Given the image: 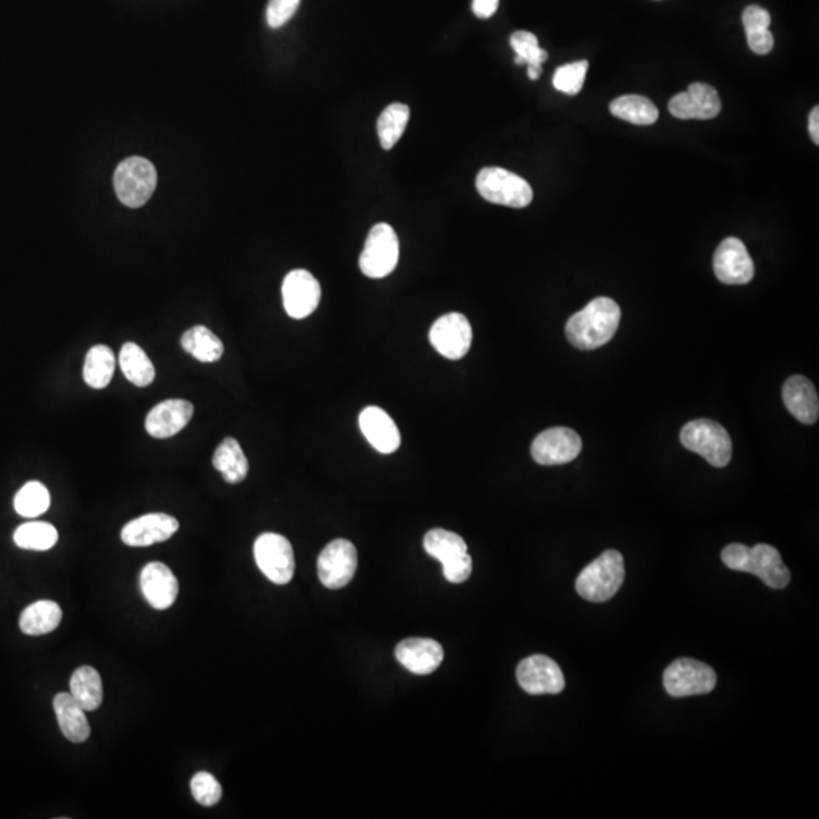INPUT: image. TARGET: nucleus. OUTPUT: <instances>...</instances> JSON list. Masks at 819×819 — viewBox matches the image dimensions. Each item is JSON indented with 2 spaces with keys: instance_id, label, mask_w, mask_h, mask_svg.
<instances>
[{
  "instance_id": "obj_12",
  "label": "nucleus",
  "mask_w": 819,
  "mask_h": 819,
  "mask_svg": "<svg viewBox=\"0 0 819 819\" xmlns=\"http://www.w3.org/2000/svg\"><path fill=\"white\" fill-rule=\"evenodd\" d=\"M583 448L581 437L571 428L554 427L542 431L531 445L534 462L542 466L566 465L577 459Z\"/></svg>"
},
{
  "instance_id": "obj_20",
  "label": "nucleus",
  "mask_w": 819,
  "mask_h": 819,
  "mask_svg": "<svg viewBox=\"0 0 819 819\" xmlns=\"http://www.w3.org/2000/svg\"><path fill=\"white\" fill-rule=\"evenodd\" d=\"M361 433L381 454H393L401 446V434L395 421L383 408L366 407L358 418Z\"/></svg>"
},
{
  "instance_id": "obj_29",
  "label": "nucleus",
  "mask_w": 819,
  "mask_h": 819,
  "mask_svg": "<svg viewBox=\"0 0 819 819\" xmlns=\"http://www.w3.org/2000/svg\"><path fill=\"white\" fill-rule=\"evenodd\" d=\"M119 364L126 380L131 381L134 386L148 387L149 384L154 383V364L139 345L132 342L125 343L120 351Z\"/></svg>"
},
{
  "instance_id": "obj_3",
  "label": "nucleus",
  "mask_w": 819,
  "mask_h": 819,
  "mask_svg": "<svg viewBox=\"0 0 819 819\" xmlns=\"http://www.w3.org/2000/svg\"><path fill=\"white\" fill-rule=\"evenodd\" d=\"M624 578V557L618 551L609 550L580 572L575 589L590 603H606L618 594Z\"/></svg>"
},
{
  "instance_id": "obj_27",
  "label": "nucleus",
  "mask_w": 819,
  "mask_h": 819,
  "mask_svg": "<svg viewBox=\"0 0 819 819\" xmlns=\"http://www.w3.org/2000/svg\"><path fill=\"white\" fill-rule=\"evenodd\" d=\"M63 619V610L54 601H37L23 610L20 630L29 636H43L57 630Z\"/></svg>"
},
{
  "instance_id": "obj_8",
  "label": "nucleus",
  "mask_w": 819,
  "mask_h": 819,
  "mask_svg": "<svg viewBox=\"0 0 819 819\" xmlns=\"http://www.w3.org/2000/svg\"><path fill=\"white\" fill-rule=\"evenodd\" d=\"M399 261V240L389 223H377L369 231L360 255V270L368 278L389 277Z\"/></svg>"
},
{
  "instance_id": "obj_19",
  "label": "nucleus",
  "mask_w": 819,
  "mask_h": 819,
  "mask_svg": "<svg viewBox=\"0 0 819 819\" xmlns=\"http://www.w3.org/2000/svg\"><path fill=\"white\" fill-rule=\"evenodd\" d=\"M195 407L186 399H167L155 405L146 416L145 427L155 439H169L189 425Z\"/></svg>"
},
{
  "instance_id": "obj_37",
  "label": "nucleus",
  "mask_w": 819,
  "mask_h": 819,
  "mask_svg": "<svg viewBox=\"0 0 819 819\" xmlns=\"http://www.w3.org/2000/svg\"><path fill=\"white\" fill-rule=\"evenodd\" d=\"M192 794L193 798L198 801L201 806L211 807L216 806L222 798V786L214 779L208 772H198L192 779Z\"/></svg>"
},
{
  "instance_id": "obj_42",
  "label": "nucleus",
  "mask_w": 819,
  "mask_h": 819,
  "mask_svg": "<svg viewBox=\"0 0 819 819\" xmlns=\"http://www.w3.org/2000/svg\"><path fill=\"white\" fill-rule=\"evenodd\" d=\"M809 132L813 143L819 145V107H815L809 116Z\"/></svg>"
},
{
  "instance_id": "obj_34",
  "label": "nucleus",
  "mask_w": 819,
  "mask_h": 819,
  "mask_svg": "<svg viewBox=\"0 0 819 819\" xmlns=\"http://www.w3.org/2000/svg\"><path fill=\"white\" fill-rule=\"evenodd\" d=\"M51 506V495L48 487L40 481H29L17 492L14 498V509L23 518H38L48 512Z\"/></svg>"
},
{
  "instance_id": "obj_18",
  "label": "nucleus",
  "mask_w": 819,
  "mask_h": 819,
  "mask_svg": "<svg viewBox=\"0 0 819 819\" xmlns=\"http://www.w3.org/2000/svg\"><path fill=\"white\" fill-rule=\"evenodd\" d=\"M179 530L178 519L166 513H149L132 519L122 528V542L134 548L166 542Z\"/></svg>"
},
{
  "instance_id": "obj_9",
  "label": "nucleus",
  "mask_w": 819,
  "mask_h": 819,
  "mask_svg": "<svg viewBox=\"0 0 819 819\" xmlns=\"http://www.w3.org/2000/svg\"><path fill=\"white\" fill-rule=\"evenodd\" d=\"M716 672L706 663L695 659H678L663 674V686L671 697L685 698L706 695L715 689Z\"/></svg>"
},
{
  "instance_id": "obj_41",
  "label": "nucleus",
  "mask_w": 819,
  "mask_h": 819,
  "mask_svg": "<svg viewBox=\"0 0 819 819\" xmlns=\"http://www.w3.org/2000/svg\"><path fill=\"white\" fill-rule=\"evenodd\" d=\"M499 0H474L472 10L478 19H489L498 10Z\"/></svg>"
},
{
  "instance_id": "obj_13",
  "label": "nucleus",
  "mask_w": 819,
  "mask_h": 819,
  "mask_svg": "<svg viewBox=\"0 0 819 819\" xmlns=\"http://www.w3.org/2000/svg\"><path fill=\"white\" fill-rule=\"evenodd\" d=\"M433 348L448 360H460L468 354L472 345V327L462 313L440 316L430 330Z\"/></svg>"
},
{
  "instance_id": "obj_5",
  "label": "nucleus",
  "mask_w": 819,
  "mask_h": 819,
  "mask_svg": "<svg viewBox=\"0 0 819 819\" xmlns=\"http://www.w3.org/2000/svg\"><path fill=\"white\" fill-rule=\"evenodd\" d=\"M157 169L142 157L126 158L114 172L117 198L129 208H140L152 198L157 189Z\"/></svg>"
},
{
  "instance_id": "obj_2",
  "label": "nucleus",
  "mask_w": 819,
  "mask_h": 819,
  "mask_svg": "<svg viewBox=\"0 0 819 819\" xmlns=\"http://www.w3.org/2000/svg\"><path fill=\"white\" fill-rule=\"evenodd\" d=\"M721 559L728 569L756 575L771 589H785L791 581V572L779 551L766 543H757L753 548L732 543L722 550Z\"/></svg>"
},
{
  "instance_id": "obj_1",
  "label": "nucleus",
  "mask_w": 819,
  "mask_h": 819,
  "mask_svg": "<svg viewBox=\"0 0 819 819\" xmlns=\"http://www.w3.org/2000/svg\"><path fill=\"white\" fill-rule=\"evenodd\" d=\"M621 322V308L610 298H595L575 313L566 324V337L577 349L592 351L615 336Z\"/></svg>"
},
{
  "instance_id": "obj_40",
  "label": "nucleus",
  "mask_w": 819,
  "mask_h": 819,
  "mask_svg": "<svg viewBox=\"0 0 819 819\" xmlns=\"http://www.w3.org/2000/svg\"><path fill=\"white\" fill-rule=\"evenodd\" d=\"M742 22H744L745 31H750V29H769L771 16H769L768 11L763 10V8L757 7V5H751V7H748L747 10L744 11Z\"/></svg>"
},
{
  "instance_id": "obj_32",
  "label": "nucleus",
  "mask_w": 819,
  "mask_h": 819,
  "mask_svg": "<svg viewBox=\"0 0 819 819\" xmlns=\"http://www.w3.org/2000/svg\"><path fill=\"white\" fill-rule=\"evenodd\" d=\"M410 120V108L405 104H390L381 113L377 122L378 137H380L381 148L390 151L396 143L401 140L405 128Z\"/></svg>"
},
{
  "instance_id": "obj_15",
  "label": "nucleus",
  "mask_w": 819,
  "mask_h": 819,
  "mask_svg": "<svg viewBox=\"0 0 819 819\" xmlns=\"http://www.w3.org/2000/svg\"><path fill=\"white\" fill-rule=\"evenodd\" d=\"M713 270L721 283L730 286H742L754 278L753 258L735 237H728L718 246L713 255Z\"/></svg>"
},
{
  "instance_id": "obj_22",
  "label": "nucleus",
  "mask_w": 819,
  "mask_h": 819,
  "mask_svg": "<svg viewBox=\"0 0 819 819\" xmlns=\"http://www.w3.org/2000/svg\"><path fill=\"white\" fill-rule=\"evenodd\" d=\"M396 659L408 671L428 675L439 668L443 660V648L439 642L422 637H410L398 644Z\"/></svg>"
},
{
  "instance_id": "obj_39",
  "label": "nucleus",
  "mask_w": 819,
  "mask_h": 819,
  "mask_svg": "<svg viewBox=\"0 0 819 819\" xmlns=\"http://www.w3.org/2000/svg\"><path fill=\"white\" fill-rule=\"evenodd\" d=\"M747 32L748 46L757 55H766L774 48V37L769 29H750Z\"/></svg>"
},
{
  "instance_id": "obj_21",
  "label": "nucleus",
  "mask_w": 819,
  "mask_h": 819,
  "mask_svg": "<svg viewBox=\"0 0 819 819\" xmlns=\"http://www.w3.org/2000/svg\"><path fill=\"white\" fill-rule=\"evenodd\" d=\"M140 587L143 597L157 610L169 609L178 598V580L164 563H148L140 574Z\"/></svg>"
},
{
  "instance_id": "obj_6",
  "label": "nucleus",
  "mask_w": 819,
  "mask_h": 819,
  "mask_svg": "<svg viewBox=\"0 0 819 819\" xmlns=\"http://www.w3.org/2000/svg\"><path fill=\"white\" fill-rule=\"evenodd\" d=\"M478 193L492 204L525 208L533 201V189L522 176L501 167H484L475 181Z\"/></svg>"
},
{
  "instance_id": "obj_25",
  "label": "nucleus",
  "mask_w": 819,
  "mask_h": 819,
  "mask_svg": "<svg viewBox=\"0 0 819 819\" xmlns=\"http://www.w3.org/2000/svg\"><path fill=\"white\" fill-rule=\"evenodd\" d=\"M213 466L222 474L226 483L239 484L248 477V459L234 437H226L217 446L213 455Z\"/></svg>"
},
{
  "instance_id": "obj_28",
  "label": "nucleus",
  "mask_w": 819,
  "mask_h": 819,
  "mask_svg": "<svg viewBox=\"0 0 819 819\" xmlns=\"http://www.w3.org/2000/svg\"><path fill=\"white\" fill-rule=\"evenodd\" d=\"M181 346L201 363H216L222 358V340L204 325H196L181 336Z\"/></svg>"
},
{
  "instance_id": "obj_24",
  "label": "nucleus",
  "mask_w": 819,
  "mask_h": 819,
  "mask_svg": "<svg viewBox=\"0 0 819 819\" xmlns=\"http://www.w3.org/2000/svg\"><path fill=\"white\" fill-rule=\"evenodd\" d=\"M54 710L61 732L67 741L73 744L87 741L91 733L90 724L85 716V710L76 703L70 692L55 695Z\"/></svg>"
},
{
  "instance_id": "obj_35",
  "label": "nucleus",
  "mask_w": 819,
  "mask_h": 819,
  "mask_svg": "<svg viewBox=\"0 0 819 819\" xmlns=\"http://www.w3.org/2000/svg\"><path fill=\"white\" fill-rule=\"evenodd\" d=\"M513 51L516 52L515 63L527 64L528 67H542L548 60V52L539 46L536 35L528 31H516L510 37Z\"/></svg>"
},
{
  "instance_id": "obj_14",
  "label": "nucleus",
  "mask_w": 819,
  "mask_h": 819,
  "mask_svg": "<svg viewBox=\"0 0 819 819\" xmlns=\"http://www.w3.org/2000/svg\"><path fill=\"white\" fill-rule=\"evenodd\" d=\"M519 686L530 695H557L565 689V675L560 666L542 654L522 660L516 669Z\"/></svg>"
},
{
  "instance_id": "obj_7",
  "label": "nucleus",
  "mask_w": 819,
  "mask_h": 819,
  "mask_svg": "<svg viewBox=\"0 0 819 819\" xmlns=\"http://www.w3.org/2000/svg\"><path fill=\"white\" fill-rule=\"evenodd\" d=\"M424 548L443 565V575L449 583H463L472 574V559L468 545L459 534L434 528L425 534Z\"/></svg>"
},
{
  "instance_id": "obj_30",
  "label": "nucleus",
  "mask_w": 819,
  "mask_h": 819,
  "mask_svg": "<svg viewBox=\"0 0 819 819\" xmlns=\"http://www.w3.org/2000/svg\"><path fill=\"white\" fill-rule=\"evenodd\" d=\"M116 357L108 346L96 345L85 355L84 381L91 389H105L113 380Z\"/></svg>"
},
{
  "instance_id": "obj_36",
  "label": "nucleus",
  "mask_w": 819,
  "mask_h": 819,
  "mask_svg": "<svg viewBox=\"0 0 819 819\" xmlns=\"http://www.w3.org/2000/svg\"><path fill=\"white\" fill-rule=\"evenodd\" d=\"M587 67H589L587 61H577V63L565 64V66L559 67L554 73V87L565 93V95H578L584 85Z\"/></svg>"
},
{
  "instance_id": "obj_16",
  "label": "nucleus",
  "mask_w": 819,
  "mask_h": 819,
  "mask_svg": "<svg viewBox=\"0 0 819 819\" xmlns=\"http://www.w3.org/2000/svg\"><path fill=\"white\" fill-rule=\"evenodd\" d=\"M321 296V284L308 270H292L284 278V308H286V313L293 319H305V317L311 316L319 307Z\"/></svg>"
},
{
  "instance_id": "obj_33",
  "label": "nucleus",
  "mask_w": 819,
  "mask_h": 819,
  "mask_svg": "<svg viewBox=\"0 0 819 819\" xmlns=\"http://www.w3.org/2000/svg\"><path fill=\"white\" fill-rule=\"evenodd\" d=\"M14 542L23 550L48 551L58 542V531L49 522H26L14 533Z\"/></svg>"
},
{
  "instance_id": "obj_4",
  "label": "nucleus",
  "mask_w": 819,
  "mask_h": 819,
  "mask_svg": "<svg viewBox=\"0 0 819 819\" xmlns=\"http://www.w3.org/2000/svg\"><path fill=\"white\" fill-rule=\"evenodd\" d=\"M680 440L689 451L697 452L715 468H725L732 460V439L722 425L710 419L688 422Z\"/></svg>"
},
{
  "instance_id": "obj_23",
  "label": "nucleus",
  "mask_w": 819,
  "mask_h": 819,
  "mask_svg": "<svg viewBox=\"0 0 819 819\" xmlns=\"http://www.w3.org/2000/svg\"><path fill=\"white\" fill-rule=\"evenodd\" d=\"M783 402L789 413L801 424L812 425L818 421L819 399L813 384L801 375H794L783 386Z\"/></svg>"
},
{
  "instance_id": "obj_31",
  "label": "nucleus",
  "mask_w": 819,
  "mask_h": 819,
  "mask_svg": "<svg viewBox=\"0 0 819 819\" xmlns=\"http://www.w3.org/2000/svg\"><path fill=\"white\" fill-rule=\"evenodd\" d=\"M610 113L618 119L639 126L653 125L659 120L656 105L644 96H621L610 104Z\"/></svg>"
},
{
  "instance_id": "obj_11",
  "label": "nucleus",
  "mask_w": 819,
  "mask_h": 819,
  "mask_svg": "<svg viewBox=\"0 0 819 819\" xmlns=\"http://www.w3.org/2000/svg\"><path fill=\"white\" fill-rule=\"evenodd\" d=\"M358 554L354 543L336 539L328 543L317 560V574L328 589H342L357 571Z\"/></svg>"
},
{
  "instance_id": "obj_38",
  "label": "nucleus",
  "mask_w": 819,
  "mask_h": 819,
  "mask_svg": "<svg viewBox=\"0 0 819 819\" xmlns=\"http://www.w3.org/2000/svg\"><path fill=\"white\" fill-rule=\"evenodd\" d=\"M299 4L301 0H269L266 11L267 25L273 29L286 25L295 16Z\"/></svg>"
},
{
  "instance_id": "obj_10",
  "label": "nucleus",
  "mask_w": 819,
  "mask_h": 819,
  "mask_svg": "<svg viewBox=\"0 0 819 819\" xmlns=\"http://www.w3.org/2000/svg\"><path fill=\"white\" fill-rule=\"evenodd\" d=\"M254 557L260 571L275 584H287L295 574V554L289 539L264 533L254 543Z\"/></svg>"
},
{
  "instance_id": "obj_26",
  "label": "nucleus",
  "mask_w": 819,
  "mask_h": 819,
  "mask_svg": "<svg viewBox=\"0 0 819 819\" xmlns=\"http://www.w3.org/2000/svg\"><path fill=\"white\" fill-rule=\"evenodd\" d=\"M70 695L85 712L99 709L104 701L101 674L91 666L76 669L70 678Z\"/></svg>"
},
{
  "instance_id": "obj_17",
  "label": "nucleus",
  "mask_w": 819,
  "mask_h": 819,
  "mask_svg": "<svg viewBox=\"0 0 819 819\" xmlns=\"http://www.w3.org/2000/svg\"><path fill=\"white\" fill-rule=\"evenodd\" d=\"M669 113L681 120L713 119L721 113V99L715 88L695 82L669 101Z\"/></svg>"
}]
</instances>
